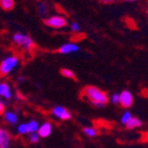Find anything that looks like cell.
Instances as JSON below:
<instances>
[{"label": "cell", "mask_w": 148, "mask_h": 148, "mask_svg": "<svg viewBox=\"0 0 148 148\" xmlns=\"http://www.w3.org/2000/svg\"><path fill=\"white\" fill-rule=\"evenodd\" d=\"M84 99H88L92 106L96 108H104L108 103V95L105 91L95 86H86L83 89Z\"/></svg>", "instance_id": "cell-1"}, {"label": "cell", "mask_w": 148, "mask_h": 148, "mask_svg": "<svg viewBox=\"0 0 148 148\" xmlns=\"http://www.w3.org/2000/svg\"><path fill=\"white\" fill-rule=\"evenodd\" d=\"M12 42L26 51H29L34 48L33 40L28 34H23L21 32H16L15 34L12 35Z\"/></svg>", "instance_id": "cell-2"}, {"label": "cell", "mask_w": 148, "mask_h": 148, "mask_svg": "<svg viewBox=\"0 0 148 148\" xmlns=\"http://www.w3.org/2000/svg\"><path fill=\"white\" fill-rule=\"evenodd\" d=\"M18 63H19V58L17 56H8L3 59L0 63V77L8 76L18 66Z\"/></svg>", "instance_id": "cell-3"}, {"label": "cell", "mask_w": 148, "mask_h": 148, "mask_svg": "<svg viewBox=\"0 0 148 148\" xmlns=\"http://www.w3.org/2000/svg\"><path fill=\"white\" fill-rule=\"evenodd\" d=\"M44 23L49 27L55 28V29H60V28L65 27L67 25L66 19L61 17V16H51V17L45 19Z\"/></svg>", "instance_id": "cell-4"}, {"label": "cell", "mask_w": 148, "mask_h": 148, "mask_svg": "<svg viewBox=\"0 0 148 148\" xmlns=\"http://www.w3.org/2000/svg\"><path fill=\"white\" fill-rule=\"evenodd\" d=\"M52 114L53 116L56 117L57 119H60V120H69L72 118V114L69 113V110H66L62 106L54 107L52 110Z\"/></svg>", "instance_id": "cell-5"}, {"label": "cell", "mask_w": 148, "mask_h": 148, "mask_svg": "<svg viewBox=\"0 0 148 148\" xmlns=\"http://www.w3.org/2000/svg\"><path fill=\"white\" fill-rule=\"evenodd\" d=\"M134 103V96L128 90H123L119 93V104L123 108H130Z\"/></svg>", "instance_id": "cell-6"}, {"label": "cell", "mask_w": 148, "mask_h": 148, "mask_svg": "<svg viewBox=\"0 0 148 148\" xmlns=\"http://www.w3.org/2000/svg\"><path fill=\"white\" fill-rule=\"evenodd\" d=\"M10 140H12V137L10 133L0 126V148H10Z\"/></svg>", "instance_id": "cell-7"}, {"label": "cell", "mask_w": 148, "mask_h": 148, "mask_svg": "<svg viewBox=\"0 0 148 148\" xmlns=\"http://www.w3.org/2000/svg\"><path fill=\"white\" fill-rule=\"evenodd\" d=\"M52 130H53L52 124L47 121V122H44L42 124L38 125L36 133L38 134L40 138H48L52 134Z\"/></svg>", "instance_id": "cell-8"}, {"label": "cell", "mask_w": 148, "mask_h": 148, "mask_svg": "<svg viewBox=\"0 0 148 148\" xmlns=\"http://www.w3.org/2000/svg\"><path fill=\"white\" fill-rule=\"evenodd\" d=\"M80 50V47L78 45L73 44V42H67V44L62 45L61 47L59 48L58 52L60 54H71V53L78 52Z\"/></svg>", "instance_id": "cell-9"}, {"label": "cell", "mask_w": 148, "mask_h": 148, "mask_svg": "<svg viewBox=\"0 0 148 148\" xmlns=\"http://www.w3.org/2000/svg\"><path fill=\"white\" fill-rule=\"evenodd\" d=\"M0 97L3 99L4 101H10L12 97L10 85L8 83H5V82H1L0 83Z\"/></svg>", "instance_id": "cell-10"}, {"label": "cell", "mask_w": 148, "mask_h": 148, "mask_svg": "<svg viewBox=\"0 0 148 148\" xmlns=\"http://www.w3.org/2000/svg\"><path fill=\"white\" fill-rule=\"evenodd\" d=\"M3 117H4V120L8 122V124H12V125H15L16 123H18V120H19V117H18V114L15 113L12 111H6L2 114Z\"/></svg>", "instance_id": "cell-11"}, {"label": "cell", "mask_w": 148, "mask_h": 148, "mask_svg": "<svg viewBox=\"0 0 148 148\" xmlns=\"http://www.w3.org/2000/svg\"><path fill=\"white\" fill-rule=\"evenodd\" d=\"M125 126L128 130H135V128H138L142 126V121L139 118H137V117H132V118L128 120L127 123L125 124Z\"/></svg>", "instance_id": "cell-12"}, {"label": "cell", "mask_w": 148, "mask_h": 148, "mask_svg": "<svg viewBox=\"0 0 148 148\" xmlns=\"http://www.w3.org/2000/svg\"><path fill=\"white\" fill-rule=\"evenodd\" d=\"M0 6L4 10H12L15 6V0H0Z\"/></svg>", "instance_id": "cell-13"}, {"label": "cell", "mask_w": 148, "mask_h": 148, "mask_svg": "<svg viewBox=\"0 0 148 148\" xmlns=\"http://www.w3.org/2000/svg\"><path fill=\"white\" fill-rule=\"evenodd\" d=\"M83 133H84L85 136H87L88 138H94V137L97 136V130L94 127H91V126H86V127L83 128Z\"/></svg>", "instance_id": "cell-14"}, {"label": "cell", "mask_w": 148, "mask_h": 148, "mask_svg": "<svg viewBox=\"0 0 148 148\" xmlns=\"http://www.w3.org/2000/svg\"><path fill=\"white\" fill-rule=\"evenodd\" d=\"M17 133L19 135H28L29 134V128H28L27 122L25 123H21L17 126Z\"/></svg>", "instance_id": "cell-15"}, {"label": "cell", "mask_w": 148, "mask_h": 148, "mask_svg": "<svg viewBox=\"0 0 148 148\" xmlns=\"http://www.w3.org/2000/svg\"><path fill=\"white\" fill-rule=\"evenodd\" d=\"M60 74H61L63 77H65V78H69V79H74V80L76 79V75H75V73L69 69H62L61 71H60Z\"/></svg>", "instance_id": "cell-16"}, {"label": "cell", "mask_w": 148, "mask_h": 148, "mask_svg": "<svg viewBox=\"0 0 148 148\" xmlns=\"http://www.w3.org/2000/svg\"><path fill=\"white\" fill-rule=\"evenodd\" d=\"M40 136H38V134L36 132H33V133H30L28 134V140H29L30 143L32 144H35L37 143L38 141H40Z\"/></svg>", "instance_id": "cell-17"}, {"label": "cell", "mask_w": 148, "mask_h": 148, "mask_svg": "<svg viewBox=\"0 0 148 148\" xmlns=\"http://www.w3.org/2000/svg\"><path fill=\"white\" fill-rule=\"evenodd\" d=\"M28 128H29V134L33 133V132H37L38 128V122L36 120H30L29 122H27Z\"/></svg>", "instance_id": "cell-18"}, {"label": "cell", "mask_w": 148, "mask_h": 148, "mask_svg": "<svg viewBox=\"0 0 148 148\" xmlns=\"http://www.w3.org/2000/svg\"><path fill=\"white\" fill-rule=\"evenodd\" d=\"M38 12H40V15L42 17H46L48 14V6L45 2H40L38 4Z\"/></svg>", "instance_id": "cell-19"}, {"label": "cell", "mask_w": 148, "mask_h": 148, "mask_svg": "<svg viewBox=\"0 0 148 148\" xmlns=\"http://www.w3.org/2000/svg\"><path fill=\"white\" fill-rule=\"evenodd\" d=\"M132 117H133V116H132V113H131V112L125 111L123 114H122V116H121L120 122H121L122 124H124V125H125V124L128 122V120H130V119H131Z\"/></svg>", "instance_id": "cell-20"}, {"label": "cell", "mask_w": 148, "mask_h": 148, "mask_svg": "<svg viewBox=\"0 0 148 148\" xmlns=\"http://www.w3.org/2000/svg\"><path fill=\"white\" fill-rule=\"evenodd\" d=\"M110 101H111L112 104L114 105H118L119 104V94L118 93H114L110 97Z\"/></svg>", "instance_id": "cell-21"}, {"label": "cell", "mask_w": 148, "mask_h": 148, "mask_svg": "<svg viewBox=\"0 0 148 148\" xmlns=\"http://www.w3.org/2000/svg\"><path fill=\"white\" fill-rule=\"evenodd\" d=\"M71 29H72V31H74V32H78L80 30L79 24L76 22H73L72 24H71Z\"/></svg>", "instance_id": "cell-22"}, {"label": "cell", "mask_w": 148, "mask_h": 148, "mask_svg": "<svg viewBox=\"0 0 148 148\" xmlns=\"http://www.w3.org/2000/svg\"><path fill=\"white\" fill-rule=\"evenodd\" d=\"M5 106H6V104H4V103H2V101H0V115H2V114L5 112Z\"/></svg>", "instance_id": "cell-23"}, {"label": "cell", "mask_w": 148, "mask_h": 148, "mask_svg": "<svg viewBox=\"0 0 148 148\" xmlns=\"http://www.w3.org/2000/svg\"><path fill=\"white\" fill-rule=\"evenodd\" d=\"M99 1L103 3H112V2H114L115 0H99Z\"/></svg>", "instance_id": "cell-24"}, {"label": "cell", "mask_w": 148, "mask_h": 148, "mask_svg": "<svg viewBox=\"0 0 148 148\" xmlns=\"http://www.w3.org/2000/svg\"><path fill=\"white\" fill-rule=\"evenodd\" d=\"M25 81V78L24 77H18V82H20V83H22V82Z\"/></svg>", "instance_id": "cell-25"}, {"label": "cell", "mask_w": 148, "mask_h": 148, "mask_svg": "<svg viewBox=\"0 0 148 148\" xmlns=\"http://www.w3.org/2000/svg\"><path fill=\"white\" fill-rule=\"evenodd\" d=\"M123 1H126V2H135V1H138V0H123Z\"/></svg>", "instance_id": "cell-26"}]
</instances>
